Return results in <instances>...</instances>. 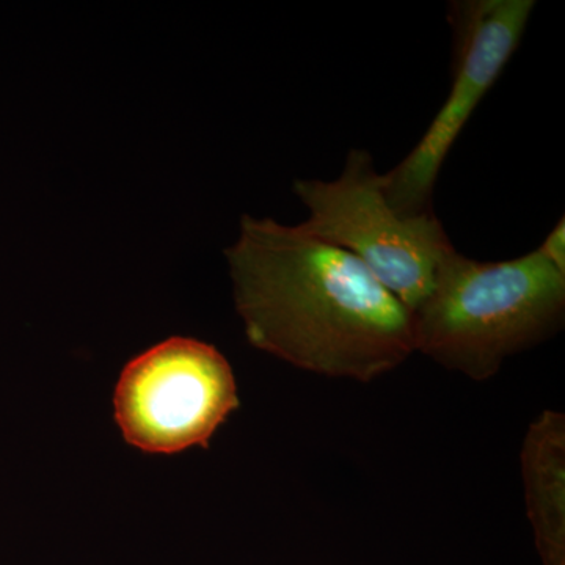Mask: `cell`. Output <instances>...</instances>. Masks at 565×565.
<instances>
[{
  "mask_svg": "<svg viewBox=\"0 0 565 565\" xmlns=\"http://www.w3.org/2000/svg\"><path fill=\"white\" fill-rule=\"evenodd\" d=\"M226 258L237 313L259 351L363 384L415 353L412 311L352 253L299 225L245 215Z\"/></svg>",
  "mask_w": 565,
  "mask_h": 565,
  "instance_id": "1",
  "label": "cell"
},
{
  "mask_svg": "<svg viewBox=\"0 0 565 565\" xmlns=\"http://www.w3.org/2000/svg\"><path fill=\"white\" fill-rule=\"evenodd\" d=\"M565 274L539 248L482 263L455 250L438 269L429 296L412 311L415 352L476 382L500 373L505 360L559 332Z\"/></svg>",
  "mask_w": 565,
  "mask_h": 565,
  "instance_id": "2",
  "label": "cell"
},
{
  "mask_svg": "<svg viewBox=\"0 0 565 565\" xmlns=\"http://www.w3.org/2000/svg\"><path fill=\"white\" fill-rule=\"evenodd\" d=\"M294 192L310 212L300 228L352 253L411 311L429 296L441 263L456 250L434 212L394 210L367 151L349 152L337 180H299Z\"/></svg>",
  "mask_w": 565,
  "mask_h": 565,
  "instance_id": "3",
  "label": "cell"
},
{
  "mask_svg": "<svg viewBox=\"0 0 565 565\" xmlns=\"http://www.w3.org/2000/svg\"><path fill=\"white\" fill-rule=\"evenodd\" d=\"M239 407L232 366L214 345L170 338L126 364L115 386L122 437L150 455L210 445Z\"/></svg>",
  "mask_w": 565,
  "mask_h": 565,
  "instance_id": "4",
  "label": "cell"
},
{
  "mask_svg": "<svg viewBox=\"0 0 565 565\" xmlns=\"http://www.w3.org/2000/svg\"><path fill=\"white\" fill-rule=\"evenodd\" d=\"M533 0H456L449 2L452 29V82L414 150L382 174L386 200L401 214L433 211L438 173L465 125L520 46Z\"/></svg>",
  "mask_w": 565,
  "mask_h": 565,
  "instance_id": "5",
  "label": "cell"
},
{
  "mask_svg": "<svg viewBox=\"0 0 565 565\" xmlns=\"http://www.w3.org/2000/svg\"><path fill=\"white\" fill-rule=\"evenodd\" d=\"M526 512L542 565H565V415L544 411L527 427L522 452Z\"/></svg>",
  "mask_w": 565,
  "mask_h": 565,
  "instance_id": "6",
  "label": "cell"
},
{
  "mask_svg": "<svg viewBox=\"0 0 565 565\" xmlns=\"http://www.w3.org/2000/svg\"><path fill=\"white\" fill-rule=\"evenodd\" d=\"M539 250L548 259L557 270L565 274V222L564 217L556 223L555 228L548 233Z\"/></svg>",
  "mask_w": 565,
  "mask_h": 565,
  "instance_id": "7",
  "label": "cell"
}]
</instances>
